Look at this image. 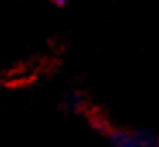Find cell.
I'll list each match as a JSON object with an SVG mask.
<instances>
[{"instance_id":"obj_1","label":"cell","mask_w":159,"mask_h":147,"mask_svg":"<svg viewBox=\"0 0 159 147\" xmlns=\"http://www.w3.org/2000/svg\"><path fill=\"white\" fill-rule=\"evenodd\" d=\"M109 140L112 147H137L135 137L131 133H126L123 130H112L109 131Z\"/></svg>"},{"instance_id":"obj_2","label":"cell","mask_w":159,"mask_h":147,"mask_svg":"<svg viewBox=\"0 0 159 147\" xmlns=\"http://www.w3.org/2000/svg\"><path fill=\"white\" fill-rule=\"evenodd\" d=\"M133 137H135L137 147H157L159 145L157 137L149 130H137L133 133Z\"/></svg>"},{"instance_id":"obj_3","label":"cell","mask_w":159,"mask_h":147,"mask_svg":"<svg viewBox=\"0 0 159 147\" xmlns=\"http://www.w3.org/2000/svg\"><path fill=\"white\" fill-rule=\"evenodd\" d=\"M54 2H56L57 5H64L66 2H68V0H54Z\"/></svg>"},{"instance_id":"obj_4","label":"cell","mask_w":159,"mask_h":147,"mask_svg":"<svg viewBox=\"0 0 159 147\" xmlns=\"http://www.w3.org/2000/svg\"><path fill=\"white\" fill-rule=\"evenodd\" d=\"M157 147H159V145H157Z\"/></svg>"}]
</instances>
